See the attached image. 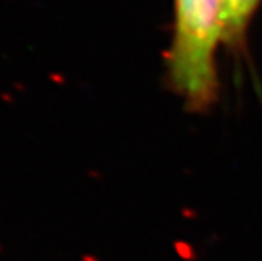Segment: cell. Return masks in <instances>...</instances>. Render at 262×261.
<instances>
[{
    "mask_svg": "<svg viewBox=\"0 0 262 261\" xmlns=\"http://www.w3.org/2000/svg\"><path fill=\"white\" fill-rule=\"evenodd\" d=\"M223 38L220 0H176L171 76L187 103L206 107L217 91L215 49Z\"/></svg>",
    "mask_w": 262,
    "mask_h": 261,
    "instance_id": "6da1fadb",
    "label": "cell"
},
{
    "mask_svg": "<svg viewBox=\"0 0 262 261\" xmlns=\"http://www.w3.org/2000/svg\"><path fill=\"white\" fill-rule=\"evenodd\" d=\"M257 4L259 0H220L223 36L226 39L235 43L244 35Z\"/></svg>",
    "mask_w": 262,
    "mask_h": 261,
    "instance_id": "7a4b0ae2",
    "label": "cell"
}]
</instances>
